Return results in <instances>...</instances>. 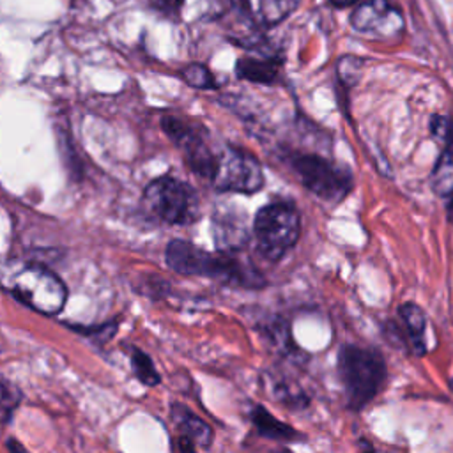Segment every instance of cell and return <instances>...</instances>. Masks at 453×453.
<instances>
[{
    "mask_svg": "<svg viewBox=\"0 0 453 453\" xmlns=\"http://www.w3.org/2000/svg\"><path fill=\"white\" fill-rule=\"evenodd\" d=\"M234 7L258 27L281 23L297 5V0H232Z\"/></svg>",
    "mask_w": 453,
    "mask_h": 453,
    "instance_id": "8fae6325",
    "label": "cell"
},
{
    "mask_svg": "<svg viewBox=\"0 0 453 453\" xmlns=\"http://www.w3.org/2000/svg\"><path fill=\"white\" fill-rule=\"evenodd\" d=\"M143 4L163 16L175 18V16H179V12L182 9L184 0H143Z\"/></svg>",
    "mask_w": 453,
    "mask_h": 453,
    "instance_id": "603a6c76",
    "label": "cell"
},
{
    "mask_svg": "<svg viewBox=\"0 0 453 453\" xmlns=\"http://www.w3.org/2000/svg\"><path fill=\"white\" fill-rule=\"evenodd\" d=\"M180 76L182 80L193 87V88H200V90H214L219 87L216 76L211 73V69L203 64H198V62H193V64H188L182 71H180Z\"/></svg>",
    "mask_w": 453,
    "mask_h": 453,
    "instance_id": "ac0fdd59",
    "label": "cell"
},
{
    "mask_svg": "<svg viewBox=\"0 0 453 453\" xmlns=\"http://www.w3.org/2000/svg\"><path fill=\"white\" fill-rule=\"evenodd\" d=\"M212 239L221 253H234L246 246L250 239L244 214L234 211H218L212 218Z\"/></svg>",
    "mask_w": 453,
    "mask_h": 453,
    "instance_id": "30bf717a",
    "label": "cell"
},
{
    "mask_svg": "<svg viewBox=\"0 0 453 453\" xmlns=\"http://www.w3.org/2000/svg\"><path fill=\"white\" fill-rule=\"evenodd\" d=\"M143 207L168 225H191L200 218V196L196 189L172 175L150 180L142 195Z\"/></svg>",
    "mask_w": 453,
    "mask_h": 453,
    "instance_id": "5b68a950",
    "label": "cell"
},
{
    "mask_svg": "<svg viewBox=\"0 0 453 453\" xmlns=\"http://www.w3.org/2000/svg\"><path fill=\"white\" fill-rule=\"evenodd\" d=\"M361 0H329V4L336 9H343V7H350V5H357Z\"/></svg>",
    "mask_w": 453,
    "mask_h": 453,
    "instance_id": "484cf974",
    "label": "cell"
},
{
    "mask_svg": "<svg viewBox=\"0 0 453 453\" xmlns=\"http://www.w3.org/2000/svg\"><path fill=\"white\" fill-rule=\"evenodd\" d=\"M221 193H257L264 182V170L260 161L239 147H219L214 173L209 180Z\"/></svg>",
    "mask_w": 453,
    "mask_h": 453,
    "instance_id": "ba28073f",
    "label": "cell"
},
{
    "mask_svg": "<svg viewBox=\"0 0 453 453\" xmlns=\"http://www.w3.org/2000/svg\"><path fill=\"white\" fill-rule=\"evenodd\" d=\"M165 262L172 271L184 276H207L241 288H262L265 285L264 274L234 253H211L184 239H173L166 244Z\"/></svg>",
    "mask_w": 453,
    "mask_h": 453,
    "instance_id": "6da1fadb",
    "label": "cell"
},
{
    "mask_svg": "<svg viewBox=\"0 0 453 453\" xmlns=\"http://www.w3.org/2000/svg\"><path fill=\"white\" fill-rule=\"evenodd\" d=\"M250 419L253 423V426L257 428V432L271 441H283V442H294L303 439V435L292 428L290 425H287L285 421L278 419L276 416H273L265 407L262 405H251L250 409Z\"/></svg>",
    "mask_w": 453,
    "mask_h": 453,
    "instance_id": "2e32d148",
    "label": "cell"
},
{
    "mask_svg": "<svg viewBox=\"0 0 453 453\" xmlns=\"http://www.w3.org/2000/svg\"><path fill=\"white\" fill-rule=\"evenodd\" d=\"M338 375L350 411H363L384 389L388 365L382 354L370 347L347 343L338 352Z\"/></svg>",
    "mask_w": 453,
    "mask_h": 453,
    "instance_id": "7a4b0ae2",
    "label": "cell"
},
{
    "mask_svg": "<svg viewBox=\"0 0 453 453\" xmlns=\"http://www.w3.org/2000/svg\"><path fill=\"white\" fill-rule=\"evenodd\" d=\"M4 285L25 306L44 315H57L67 299L64 281L37 262L14 267L4 276Z\"/></svg>",
    "mask_w": 453,
    "mask_h": 453,
    "instance_id": "3957f363",
    "label": "cell"
},
{
    "mask_svg": "<svg viewBox=\"0 0 453 453\" xmlns=\"http://www.w3.org/2000/svg\"><path fill=\"white\" fill-rule=\"evenodd\" d=\"M446 216H448V221L453 225V191L446 198Z\"/></svg>",
    "mask_w": 453,
    "mask_h": 453,
    "instance_id": "4316f807",
    "label": "cell"
},
{
    "mask_svg": "<svg viewBox=\"0 0 453 453\" xmlns=\"http://www.w3.org/2000/svg\"><path fill=\"white\" fill-rule=\"evenodd\" d=\"M73 329L81 333V334H88L94 340L99 338V342H108V338H111L115 334L117 324L108 322V324H101V326H96V327H76V326H73Z\"/></svg>",
    "mask_w": 453,
    "mask_h": 453,
    "instance_id": "cb8c5ba5",
    "label": "cell"
},
{
    "mask_svg": "<svg viewBox=\"0 0 453 453\" xmlns=\"http://www.w3.org/2000/svg\"><path fill=\"white\" fill-rule=\"evenodd\" d=\"M179 453H196V446L184 435L179 437Z\"/></svg>",
    "mask_w": 453,
    "mask_h": 453,
    "instance_id": "d4e9b609",
    "label": "cell"
},
{
    "mask_svg": "<svg viewBox=\"0 0 453 453\" xmlns=\"http://www.w3.org/2000/svg\"><path fill=\"white\" fill-rule=\"evenodd\" d=\"M350 25L359 34L389 41L403 32L405 19L391 0H361L350 12Z\"/></svg>",
    "mask_w": 453,
    "mask_h": 453,
    "instance_id": "9c48e42d",
    "label": "cell"
},
{
    "mask_svg": "<svg viewBox=\"0 0 453 453\" xmlns=\"http://www.w3.org/2000/svg\"><path fill=\"white\" fill-rule=\"evenodd\" d=\"M253 235L257 250L265 260L283 258L301 235V214L296 203L276 200L258 209L253 219Z\"/></svg>",
    "mask_w": 453,
    "mask_h": 453,
    "instance_id": "277c9868",
    "label": "cell"
},
{
    "mask_svg": "<svg viewBox=\"0 0 453 453\" xmlns=\"http://www.w3.org/2000/svg\"><path fill=\"white\" fill-rule=\"evenodd\" d=\"M170 414L180 435L188 437L195 446L209 448L212 444L214 432L211 425L203 421L200 416H196L193 411H189L184 403L173 402L170 407Z\"/></svg>",
    "mask_w": 453,
    "mask_h": 453,
    "instance_id": "5bb4252c",
    "label": "cell"
},
{
    "mask_svg": "<svg viewBox=\"0 0 453 453\" xmlns=\"http://www.w3.org/2000/svg\"><path fill=\"white\" fill-rule=\"evenodd\" d=\"M430 186L435 195L448 198L453 191V142L442 145V152L430 173Z\"/></svg>",
    "mask_w": 453,
    "mask_h": 453,
    "instance_id": "e0dca14e",
    "label": "cell"
},
{
    "mask_svg": "<svg viewBox=\"0 0 453 453\" xmlns=\"http://www.w3.org/2000/svg\"><path fill=\"white\" fill-rule=\"evenodd\" d=\"M131 365H133V372L136 375V379L145 384V386H157L161 382V375L157 373L152 359L149 357V354H145L140 349H133L131 354Z\"/></svg>",
    "mask_w": 453,
    "mask_h": 453,
    "instance_id": "d6986e66",
    "label": "cell"
},
{
    "mask_svg": "<svg viewBox=\"0 0 453 453\" xmlns=\"http://www.w3.org/2000/svg\"><path fill=\"white\" fill-rule=\"evenodd\" d=\"M428 127L432 136L441 140L442 145L453 142V122L448 115H432Z\"/></svg>",
    "mask_w": 453,
    "mask_h": 453,
    "instance_id": "7402d4cb",
    "label": "cell"
},
{
    "mask_svg": "<svg viewBox=\"0 0 453 453\" xmlns=\"http://www.w3.org/2000/svg\"><path fill=\"white\" fill-rule=\"evenodd\" d=\"M363 58L356 55H343L336 62V76L338 80L347 87H354L359 78H361V69H363Z\"/></svg>",
    "mask_w": 453,
    "mask_h": 453,
    "instance_id": "ffe728a7",
    "label": "cell"
},
{
    "mask_svg": "<svg viewBox=\"0 0 453 453\" xmlns=\"http://www.w3.org/2000/svg\"><path fill=\"white\" fill-rule=\"evenodd\" d=\"M161 127L180 150L189 170L200 179L211 180L219 147H214L209 131L200 122L179 115H165L161 119Z\"/></svg>",
    "mask_w": 453,
    "mask_h": 453,
    "instance_id": "8992f818",
    "label": "cell"
},
{
    "mask_svg": "<svg viewBox=\"0 0 453 453\" xmlns=\"http://www.w3.org/2000/svg\"><path fill=\"white\" fill-rule=\"evenodd\" d=\"M21 402V391L11 382L0 380V421H9Z\"/></svg>",
    "mask_w": 453,
    "mask_h": 453,
    "instance_id": "44dd1931",
    "label": "cell"
},
{
    "mask_svg": "<svg viewBox=\"0 0 453 453\" xmlns=\"http://www.w3.org/2000/svg\"><path fill=\"white\" fill-rule=\"evenodd\" d=\"M241 80L258 85H276L283 78V60L276 57H241L235 64Z\"/></svg>",
    "mask_w": 453,
    "mask_h": 453,
    "instance_id": "4fadbf2b",
    "label": "cell"
},
{
    "mask_svg": "<svg viewBox=\"0 0 453 453\" xmlns=\"http://www.w3.org/2000/svg\"><path fill=\"white\" fill-rule=\"evenodd\" d=\"M288 161L303 186L324 202L338 203L352 191L354 179L350 170L320 154L296 152L290 154Z\"/></svg>",
    "mask_w": 453,
    "mask_h": 453,
    "instance_id": "52a82bcc",
    "label": "cell"
},
{
    "mask_svg": "<svg viewBox=\"0 0 453 453\" xmlns=\"http://www.w3.org/2000/svg\"><path fill=\"white\" fill-rule=\"evenodd\" d=\"M363 453H389V451H382V449H375V448H368Z\"/></svg>",
    "mask_w": 453,
    "mask_h": 453,
    "instance_id": "83f0119b",
    "label": "cell"
},
{
    "mask_svg": "<svg viewBox=\"0 0 453 453\" xmlns=\"http://www.w3.org/2000/svg\"><path fill=\"white\" fill-rule=\"evenodd\" d=\"M262 382L267 395L285 407L304 409L310 403V398L301 389V386L292 379H288L287 375H281L278 372H265L262 375Z\"/></svg>",
    "mask_w": 453,
    "mask_h": 453,
    "instance_id": "9a60e30c",
    "label": "cell"
},
{
    "mask_svg": "<svg viewBox=\"0 0 453 453\" xmlns=\"http://www.w3.org/2000/svg\"><path fill=\"white\" fill-rule=\"evenodd\" d=\"M398 319H400V327L403 331L407 347L416 354V356H425L428 350L426 345V315L423 308L412 301H407L398 306Z\"/></svg>",
    "mask_w": 453,
    "mask_h": 453,
    "instance_id": "7c38bea8",
    "label": "cell"
}]
</instances>
